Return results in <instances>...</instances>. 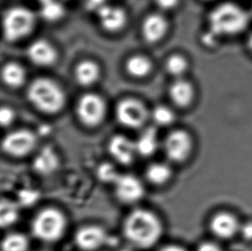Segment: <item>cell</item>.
Segmentation results:
<instances>
[{"instance_id": "cell-34", "label": "cell", "mask_w": 252, "mask_h": 251, "mask_svg": "<svg viewBox=\"0 0 252 251\" xmlns=\"http://www.w3.org/2000/svg\"><path fill=\"white\" fill-rule=\"evenodd\" d=\"M197 251H222L220 247L216 245L215 243L211 242H206L199 245L197 248Z\"/></svg>"}, {"instance_id": "cell-8", "label": "cell", "mask_w": 252, "mask_h": 251, "mask_svg": "<svg viewBox=\"0 0 252 251\" xmlns=\"http://www.w3.org/2000/svg\"><path fill=\"white\" fill-rule=\"evenodd\" d=\"M116 118L119 124L129 129L144 127L151 112L141 100L134 97H126L120 100L116 104Z\"/></svg>"}, {"instance_id": "cell-32", "label": "cell", "mask_w": 252, "mask_h": 251, "mask_svg": "<svg viewBox=\"0 0 252 251\" xmlns=\"http://www.w3.org/2000/svg\"><path fill=\"white\" fill-rule=\"evenodd\" d=\"M239 235L245 241L252 242V220L241 223Z\"/></svg>"}, {"instance_id": "cell-6", "label": "cell", "mask_w": 252, "mask_h": 251, "mask_svg": "<svg viewBox=\"0 0 252 251\" xmlns=\"http://www.w3.org/2000/svg\"><path fill=\"white\" fill-rule=\"evenodd\" d=\"M162 146L170 162L181 164L187 162L194 153V137L186 129H173L165 136Z\"/></svg>"}, {"instance_id": "cell-9", "label": "cell", "mask_w": 252, "mask_h": 251, "mask_svg": "<svg viewBox=\"0 0 252 251\" xmlns=\"http://www.w3.org/2000/svg\"><path fill=\"white\" fill-rule=\"evenodd\" d=\"M37 136L26 128L16 129L5 134L2 140V151L15 158H22L34 153L37 146Z\"/></svg>"}, {"instance_id": "cell-27", "label": "cell", "mask_w": 252, "mask_h": 251, "mask_svg": "<svg viewBox=\"0 0 252 251\" xmlns=\"http://www.w3.org/2000/svg\"><path fill=\"white\" fill-rule=\"evenodd\" d=\"M150 118L157 126L166 127L175 123L176 114L168 106L158 105L151 111Z\"/></svg>"}, {"instance_id": "cell-33", "label": "cell", "mask_w": 252, "mask_h": 251, "mask_svg": "<svg viewBox=\"0 0 252 251\" xmlns=\"http://www.w3.org/2000/svg\"><path fill=\"white\" fill-rule=\"evenodd\" d=\"M107 3H109V0H85V7L87 10L95 13Z\"/></svg>"}, {"instance_id": "cell-35", "label": "cell", "mask_w": 252, "mask_h": 251, "mask_svg": "<svg viewBox=\"0 0 252 251\" xmlns=\"http://www.w3.org/2000/svg\"><path fill=\"white\" fill-rule=\"evenodd\" d=\"M158 251H188L186 249L179 245H167L162 247Z\"/></svg>"}, {"instance_id": "cell-3", "label": "cell", "mask_w": 252, "mask_h": 251, "mask_svg": "<svg viewBox=\"0 0 252 251\" xmlns=\"http://www.w3.org/2000/svg\"><path fill=\"white\" fill-rule=\"evenodd\" d=\"M26 94L34 109L48 116L62 112L66 103V95L62 85L47 77L34 78L28 86Z\"/></svg>"}, {"instance_id": "cell-23", "label": "cell", "mask_w": 252, "mask_h": 251, "mask_svg": "<svg viewBox=\"0 0 252 251\" xmlns=\"http://www.w3.org/2000/svg\"><path fill=\"white\" fill-rule=\"evenodd\" d=\"M173 176L170 164L164 162H153L145 170L146 180L149 184L160 187L167 184Z\"/></svg>"}, {"instance_id": "cell-2", "label": "cell", "mask_w": 252, "mask_h": 251, "mask_svg": "<svg viewBox=\"0 0 252 251\" xmlns=\"http://www.w3.org/2000/svg\"><path fill=\"white\" fill-rule=\"evenodd\" d=\"M123 233L131 246L139 250H148L160 240L164 233V224L153 211L136 208L124 219Z\"/></svg>"}, {"instance_id": "cell-17", "label": "cell", "mask_w": 252, "mask_h": 251, "mask_svg": "<svg viewBox=\"0 0 252 251\" xmlns=\"http://www.w3.org/2000/svg\"><path fill=\"white\" fill-rule=\"evenodd\" d=\"M168 92L171 102L181 109L190 108L197 95L194 84L186 78L175 79L170 85Z\"/></svg>"}, {"instance_id": "cell-38", "label": "cell", "mask_w": 252, "mask_h": 251, "mask_svg": "<svg viewBox=\"0 0 252 251\" xmlns=\"http://www.w3.org/2000/svg\"></svg>"}, {"instance_id": "cell-25", "label": "cell", "mask_w": 252, "mask_h": 251, "mask_svg": "<svg viewBox=\"0 0 252 251\" xmlns=\"http://www.w3.org/2000/svg\"><path fill=\"white\" fill-rule=\"evenodd\" d=\"M39 14L42 19L55 23L62 20L65 13V7L59 0H38Z\"/></svg>"}, {"instance_id": "cell-1", "label": "cell", "mask_w": 252, "mask_h": 251, "mask_svg": "<svg viewBox=\"0 0 252 251\" xmlns=\"http://www.w3.org/2000/svg\"><path fill=\"white\" fill-rule=\"evenodd\" d=\"M252 15L234 1L217 2L207 15L208 31L216 39H231L248 32Z\"/></svg>"}, {"instance_id": "cell-29", "label": "cell", "mask_w": 252, "mask_h": 251, "mask_svg": "<svg viewBox=\"0 0 252 251\" xmlns=\"http://www.w3.org/2000/svg\"><path fill=\"white\" fill-rule=\"evenodd\" d=\"M120 174L117 172L116 167L109 163H103L99 165L96 170V176L99 180L105 184H114Z\"/></svg>"}, {"instance_id": "cell-19", "label": "cell", "mask_w": 252, "mask_h": 251, "mask_svg": "<svg viewBox=\"0 0 252 251\" xmlns=\"http://www.w3.org/2000/svg\"><path fill=\"white\" fill-rule=\"evenodd\" d=\"M102 70L95 61L85 59L79 62L74 69L75 81L83 87L95 85L101 78Z\"/></svg>"}, {"instance_id": "cell-14", "label": "cell", "mask_w": 252, "mask_h": 251, "mask_svg": "<svg viewBox=\"0 0 252 251\" xmlns=\"http://www.w3.org/2000/svg\"><path fill=\"white\" fill-rule=\"evenodd\" d=\"M95 15L102 30L111 34L123 31L128 20L125 9L109 3L102 7Z\"/></svg>"}, {"instance_id": "cell-37", "label": "cell", "mask_w": 252, "mask_h": 251, "mask_svg": "<svg viewBox=\"0 0 252 251\" xmlns=\"http://www.w3.org/2000/svg\"><path fill=\"white\" fill-rule=\"evenodd\" d=\"M201 1L206 2V3H217L219 2V0H201Z\"/></svg>"}, {"instance_id": "cell-20", "label": "cell", "mask_w": 252, "mask_h": 251, "mask_svg": "<svg viewBox=\"0 0 252 251\" xmlns=\"http://www.w3.org/2000/svg\"><path fill=\"white\" fill-rule=\"evenodd\" d=\"M134 141L138 156L143 157L154 156L160 146V141L156 127L144 128Z\"/></svg>"}, {"instance_id": "cell-7", "label": "cell", "mask_w": 252, "mask_h": 251, "mask_svg": "<svg viewBox=\"0 0 252 251\" xmlns=\"http://www.w3.org/2000/svg\"><path fill=\"white\" fill-rule=\"evenodd\" d=\"M75 110L79 123L88 128H95L105 120L107 103L102 95L88 92L79 97Z\"/></svg>"}, {"instance_id": "cell-36", "label": "cell", "mask_w": 252, "mask_h": 251, "mask_svg": "<svg viewBox=\"0 0 252 251\" xmlns=\"http://www.w3.org/2000/svg\"><path fill=\"white\" fill-rule=\"evenodd\" d=\"M245 43H246V48L247 51L252 56V31L247 32Z\"/></svg>"}, {"instance_id": "cell-26", "label": "cell", "mask_w": 252, "mask_h": 251, "mask_svg": "<svg viewBox=\"0 0 252 251\" xmlns=\"http://www.w3.org/2000/svg\"><path fill=\"white\" fill-rule=\"evenodd\" d=\"M30 247V239L19 231L7 233L2 241V251H29Z\"/></svg>"}, {"instance_id": "cell-10", "label": "cell", "mask_w": 252, "mask_h": 251, "mask_svg": "<svg viewBox=\"0 0 252 251\" xmlns=\"http://www.w3.org/2000/svg\"><path fill=\"white\" fill-rule=\"evenodd\" d=\"M112 185L115 196L124 205H135L146 193L142 181L133 174H120Z\"/></svg>"}, {"instance_id": "cell-21", "label": "cell", "mask_w": 252, "mask_h": 251, "mask_svg": "<svg viewBox=\"0 0 252 251\" xmlns=\"http://www.w3.org/2000/svg\"><path fill=\"white\" fill-rule=\"evenodd\" d=\"M1 78L7 87L19 88L27 81V71L23 64L17 62H6L2 66Z\"/></svg>"}, {"instance_id": "cell-22", "label": "cell", "mask_w": 252, "mask_h": 251, "mask_svg": "<svg viewBox=\"0 0 252 251\" xmlns=\"http://www.w3.org/2000/svg\"><path fill=\"white\" fill-rule=\"evenodd\" d=\"M154 69V64L150 58L144 55H133L126 59L125 70L130 77L136 79L147 78Z\"/></svg>"}, {"instance_id": "cell-5", "label": "cell", "mask_w": 252, "mask_h": 251, "mask_svg": "<svg viewBox=\"0 0 252 251\" xmlns=\"http://www.w3.org/2000/svg\"><path fill=\"white\" fill-rule=\"evenodd\" d=\"M37 23V16L28 7H10L3 16V34L5 41L17 42L32 34Z\"/></svg>"}, {"instance_id": "cell-4", "label": "cell", "mask_w": 252, "mask_h": 251, "mask_svg": "<svg viewBox=\"0 0 252 251\" xmlns=\"http://www.w3.org/2000/svg\"><path fill=\"white\" fill-rule=\"evenodd\" d=\"M67 228V218L58 208L45 207L32 219L31 233L34 238L43 243H55L61 240Z\"/></svg>"}, {"instance_id": "cell-31", "label": "cell", "mask_w": 252, "mask_h": 251, "mask_svg": "<svg viewBox=\"0 0 252 251\" xmlns=\"http://www.w3.org/2000/svg\"><path fill=\"white\" fill-rule=\"evenodd\" d=\"M158 8L162 11H171L180 5L181 0H154Z\"/></svg>"}, {"instance_id": "cell-15", "label": "cell", "mask_w": 252, "mask_h": 251, "mask_svg": "<svg viewBox=\"0 0 252 251\" xmlns=\"http://www.w3.org/2000/svg\"><path fill=\"white\" fill-rule=\"evenodd\" d=\"M170 24L164 14L154 12L147 15L141 24V34L144 41L149 44H156L167 34Z\"/></svg>"}, {"instance_id": "cell-11", "label": "cell", "mask_w": 252, "mask_h": 251, "mask_svg": "<svg viewBox=\"0 0 252 251\" xmlns=\"http://www.w3.org/2000/svg\"><path fill=\"white\" fill-rule=\"evenodd\" d=\"M241 222L235 214L221 210L212 215L208 221V229L211 234L220 240H231L239 234Z\"/></svg>"}, {"instance_id": "cell-24", "label": "cell", "mask_w": 252, "mask_h": 251, "mask_svg": "<svg viewBox=\"0 0 252 251\" xmlns=\"http://www.w3.org/2000/svg\"><path fill=\"white\" fill-rule=\"evenodd\" d=\"M164 66L168 74L175 79L185 78V75L190 69V62L183 54L175 53L168 57Z\"/></svg>"}, {"instance_id": "cell-28", "label": "cell", "mask_w": 252, "mask_h": 251, "mask_svg": "<svg viewBox=\"0 0 252 251\" xmlns=\"http://www.w3.org/2000/svg\"><path fill=\"white\" fill-rule=\"evenodd\" d=\"M18 218V211L13 203L3 201L1 204V225L9 226L15 223Z\"/></svg>"}, {"instance_id": "cell-13", "label": "cell", "mask_w": 252, "mask_h": 251, "mask_svg": "<svg viewBox=\"0 0 252 251\" xmlns=\"http://www.w3.org/2000/svg\"><path fill=\"white\" fill-rule=\"evenodd\" d=\"M108 152L116 163L130 165L138 156L135 141L124 134H116L109 139Z\"/></svg>"}, {"instance_id": "cell-16", "label": "cell", "mask_w": 252, "mask_h": 251, "mask_svg": "<svg viewBox=\"0 0 252 251\" xmlns=\"http://www.w3.org/2000/svg\"><path fill=\"white\" fill-rule=\"evenodd\" d=\"M30 62L39 67H49L58 60V51L52 42L46 39H37L28 47Z\"/></svg>"}, {"instance_id": "cell-30", "label": "cell", "mask_w": 252, "mask_h": 251, "mask_svg": "<svg viewBox=\"0 0 252 251\" xmlns=\"http://www.w3.org/2000/svg\"><path fill=\"white\" fill-rule=\"evenodd\" d=\"M16 113L9 106H2L0 109V123L3 127H8L14 123Z\"/></svg>"}, {"instance_id": "cell-12", "label": "cell", "mask_w": 252, "mask_h": 251, "mask_svg": "<svg viewBox=\"0 0 252 251\" xmlns=\"http://www.w3.org/2000/svg\"><path fill=\"white\" fill-rule=\"evenodd\" d=\"M108 231L98 224H85L74 234V242L82 251H97L109 242Z\"/></svg>"}, {"instance_id": "cell-18", "label": "cell", "mask_w": 252, "mask_h": 251, "mask_svg": "<svg viewBox=\"0 0 252 251\" xmlns=\"http://www.w3.org/2000/svg\"><path fill=\"white\" fill-rule=\"evenodd\" d=\"M61 164L58 153L53 147L47 146L42 147L34 155L32 167L35 173L46 177L55 173Z\"/></svg>"}]
</instances>
